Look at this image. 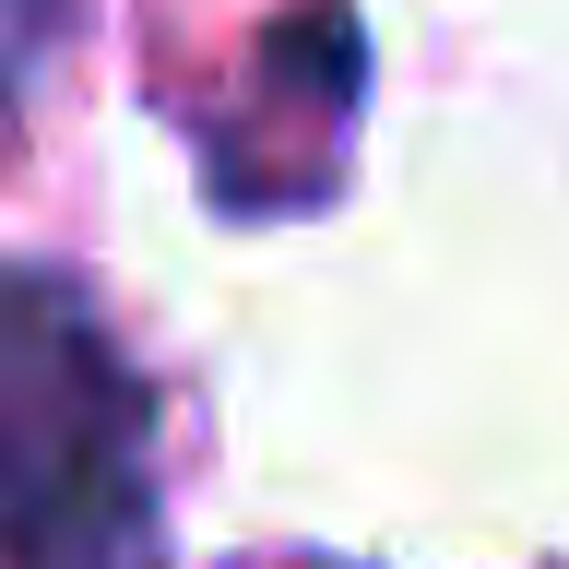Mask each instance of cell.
<instances>
[{
    "label": "cell",
    "mask_w": 569,
    "mask_h": 569,
    "mask_svg": "<svg viewBox=\"0 0 569 569\" xmlns=\"http://www.w3.org/2000/svg\"><path fill=\"white\" fill-rule=\"evenodd\" d=\"M356 107H368V48H356L345 0H297L273 12V36L249 48L238 119L202 131V190L226 213H309L345 178Z\"/></svg>",
    "instance_id": "2"
},
{
    "label": "cell",
    "mask_w": 569,
    "mask_h": 569,
    "mask_svg": "<svg viewBox=\"0 0 569 569\" xmlns=\"http://www.w3.org/2000/svg\"><path fill=\"white\" fill-rule=\"evenodd\" d=\"M71 12L83 0H0V131L24 119V96H36V71L60 60V36H71Z\"/></svg>",
    "instance_id": "3"
},
{
    "label": "cell",
    "mask_w": 569,
    "mask_h": 569,
    "mask_svg": "<svg viewBox=\"0 0 569 569\" xmlns=\"http://www.w3.org/2000/svg\"><path fill=\"white\" fill-rule=\"evenodd\" d=\"M0 569H167L154 391L36 261H0Z\"/></svg>",
    "instance_id": "1"
}]
</instances>
